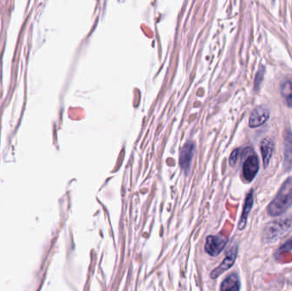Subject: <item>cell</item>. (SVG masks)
<instances>
[{
	"label": "cell",
	"instance_id": "9",
	"mask_svg": "<svg viewBox=\"0 0 292 291\" xmlns=\"http://www.w3.org/2000/svg\"><path fill=\"white\" fill-rule=\"evenodd\" d=\"M253 192L254 191H250V192L247 195V197L245 199V206H244V210H243L242 216L240 218L239 224V229L240 231H242L245 228V226L247 225V219H248L249 213H250L254 204V197H253Z\"/></svg>",
	"mask_w": 292,
	"mask_h": 291
},
{
	"label": "cell",
	"instance_id": "6",
	"mask_svg": "<svg viewBox=\"0 0 292 291\" xmlns=\"http://www.w3.org/2000/svg\"><path fill=\"white\" fill-rule=\"evenodd\" d=\"M259 171V159L256 155L247 157L243 165V175L245 180L250 182L254 179Z\"/></svg>",
	"mask_w": 292,
	"mask_h": 291
},
{
	"label": "cell",
	"instance_id": "11",
	"mask_svg": "<svg viewBox=\"0 0 292 291\" xmlns=\"http://www.w3.org/2000/svg\"><path fill=\"white\" fill-rule=\"evenodd\" d=\"M240 281L239 276L236 273H233L228 276L220 285V291H238L240 290Z\"/></svg>",
	"mask_w": 292,
	"mask_h": 291
},
{
	"label": "cell",
	"instance_id": "2",
	"mask_svg": "<svg viewBox=\"0 0 292 291\" xmlns=\"http://www.w3.org/2000/svg\"><path fill=\"white\" fill-rule=\"evenodd\" d=\"M292 230V216L283 217L267 224L262 233L266 244H275L285 238Z\"/></svg>",
	"mask_w": 292,
	"mask_h": 291
},
{
	"label": "cell",
	"instance_id": "10",
	"mask_svg": "<svg viewBox=\"0 0 292 291\" xmlns=\"http://www.w3.org/2000/svg\"><path fill=\"white\" fill-rule=\"evenodd\" d=\"M273 142L271 138H264L261 143V152L262 160H263V166L265 168L268 166L270 163L271 158L273 156Z\"/></svg>",
	"mask_w": 292,
	"mask_h": 291
},
{
	"label": "cell",
	"instance_id": "13",
	"mask_svg": "<svg viewBox=\"0 0 292 291\" xmlns=\"http://www.w3.org/2000/svg\"><path fill=\"white\" fill-rule=\"evenodd\" d=\"M292 250V238H290L288 241H286V244L282 245L279 249V252H289V251Z\"/></svg>",
	"mask_w": 292,
	"mask_h": 291
},
{
	"label": "cell",
	"instance_id": "1",
	"mask_svg": "<svg viewBox=\"0 0 292 291\" xmlns=\"http://www.w3.org/2000/svg\"><path fill=\"white\" fill-rule=\"evenodd\" d=\"M292 205V177H290L284 182L276 197L267 207V212L271 216L282 215Z\"/></svg>",
	"mask_w": 292,
	"mask_h": 291
},
{
	"label": "cell",
	"instance_id": "3",
	"mask_svg": "<svg viewBox=\"0 0 292 291\" xmlns=\"http://www.w3.org/2000/svg\"><path fill=\"white\" fill-rule=\"evenodd\" d=\"M228 239L222 235H210L206 238L205 249L210 256L219 255L226 247Z\"/></svg>",
	"mask_w": 292,
	"mask_h": 291
},
{
	"label": "cell",
	"instance_id": "4",
	"mask_svg": "<svg viewBox=\"0 0 292 291\" xmlns=\"http://www.w3.org/2000/svg\"><path fill=\"white\" fill-rule=\"evenodd\" d=\"M238 255V245L235 244L233 247L230 249L228 253H226V258L221 262L220 266L213 270L210 273L211 279H215L220 277L223 272L229 270L234 265Z\"/></svg>",
	"mask_w": 292,
	"mask_h": 291
},
{
	"label": "cell",
	"instance_id": "5",
	"mask_svg": "<svg viewBox=\"0 0 292 291\" xmlns=\"http://www.w3.org/2000/svg\"><path fill=\"white\" fill-rule=\"evenodd\" d=\"M195 144L192 141L185 143L179 151V165L185 173L189 172L194 155Z\"/></svg>",
	"mask_w": 292,
	"mask_h": 291
},
{
	"label": "cell",
	"instance_id": "7",
	"mask_svg": "<svg viewBox=\"0 0 292 291\" xmlns=\"http://www.w3.org/2000/svg\"><path fill=\"white\" fill-rule=\"evenodd\" d=\"M269 111L264 107H257L255 110H253L250 118V126L252 128H255L260 125H263L269 118Z\"/></svg>",
	"mask_w": 292,
	"mask_h": 291
},
{
	"label": "cell",
	"instance_id": "8",
	"mask_svg": "<svg viewBox=\"0 0 292 291\" xmlns=\"http://www.w3.org/2000/svg\"><path fill=\"white\" fill-rule=\"evenodd\" d=\"M284 166L287 171H289L292 166V131H286L285 141H284Z\"/></svg>",
	"mask_w": 292,
	"mask_h": 291
},
{
	"label": "cell",
	"instance_id": "12",
	"mask_svg": "<svg viewBox=\"0 0 292 291\" xmlns=\"http://www.w3.org/2000/svg\"><path fill=\"white\" fill-rule=\"evenodd\" d=\"M281 93L288 106L292 108V82H286L281 86Z\"/></svg>",
	"mask_w": 292,
	"mask_h": 291
},
{
	"label": "cell",
	"instance_id": "14",
	"mask_svg": "<svg viewBox=\"0 0 292 291\" xmlns=\"http://www.w3.org/2000/svg\"><path fill=\"white\" fill-rule=\"evenodd\" d=\"M239 150L238 149L233 150V153H232L231 157H230V165L231 166H234L235 163H237V160H238V157H239Z\"/></svg>",
	"mask_w": 292,
	"mask_h": 291
}]
</instances>
